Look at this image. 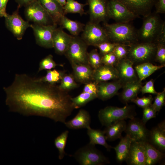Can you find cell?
Here are the masks:
<instances>
[{"label":"cell","mask_w":165,"mask_h":165,"mask_svg":"<svg viewBox=\"0 0 165 165\" xmlns=\"http://www.w3.org/2000/svg\"><path fill=\"white\" fill-rule=\"evenodd\" d=\"M101 58V56L96 49H93L88 53V64L94 70L97 69L102 64Z\"/></svg>","instance_id":"37"},{"label":"cell","mask_w":165,"mask_h":165,"mask_svg":"<svg viewBox=\"0 0 165 165\" xmlns=\"http://www.w3.org/2000/svg\"><path fill=\"white\" fill-rule=\"evenodd\" d=\"M120 139L119 143L116 147H113V148L116 152L117 161L121 163L126 160L133 140L127 135Z\"/></svg>","instance_id":"27"},{"label":"cell","mask_w":165,"mask_h":165,"mask_svg":"<svg viewBox=\"0 0 165 165\" xmlns=\"http://www.w3.org/2000/svg\"><path fill=\"white\" fill-rule=\"evenodd\" d=\"M118 79V72L115 66L102 64L94 70L93 81L97 83Z\"/></svg>","instance_id":"22"},{"label":"cell","mask_w":165,"mask_h":165,"mask_svg":"<svg viewBox=\"0 0 165 165\" xmlns=\"http://www.w3.org/2000/svg\"><path fill=\"white\" fill-rule=\"evenodd\" d=\"M161 152L165 151V122L163 121L150 130L148 141Z\"/></svg>","instance_id":"20"},{"label":"cell","mask_w":165,"mask_h":165,"mask_svg":"<svg viewBox=\"0 0 165 165\" xmlns=\"http://www.w3.org/2000/svg\"><path fill=\"white\" fill-rule=\"evenodd\" d=\"M108 11L109 18L117 23H129L138 17L117 0H108Z\"/></svg>","instance_id":"10"},{"label":"cell","mask_w":165,"mask_h":165,"mask_svg":"<svg viewBox=\"0 0 165 165\" xmlns=\"http://www.w3.org/2000/svg\"><path fill=\"white\" fill-rule=\"evenodd\" d=\"M61 27L57 28L53 36V48L56 53L64 54L68 49L73 36L67 34Z\"/></svg>","instance_id":"19"},{"label":"cell","mask_w":165,"mask_h":165,"mask_svg":"<svg viewBox=\"0 0 165 165\" xmlns=\"http://www.w3.org/2000/svg\"><path fill=\"white\" fill-rule=\"evenodd\" d=\"M18 4L19 8L23 6H25L27 4L34 0H15Z\"/></svg>","instance_id":"49"},{"label":"cell","mask_w":165,"mask_h":165,"mask_svg":"<svg viewBox=\"0 0 165 165\" xmlns=\"http://www.w3.org/2000/svg\"><path fill=\"white\" fill-rule=\"evenodd\" d=\"M25 7V16L28 20L41 25L54 24L47 11L37 0L33 1Z\"/></svg>","instance_id":"9"},{"label":"cell","mask_w":165,"mask_h":165,"mask_svg":"<svg viewBox=\"0 0 165 165\" xmlns=\"http://www.w3.org/2000/svg\"><path fill=\"white\" fill-rule=\"evenodd\" d=\"M87 45L81 38L73 36L64 55L71 63L88 64Z\"/></svg>","instance_id":"7"},{"label":"cell","mask_w":165,"mask_h":165,"mask_svg":"<svg viewBox=\"0 0 165 165\" xmlns=\"http://www.w3.org/2000/svg\"><path fill=\"white\" fill-rule=\"evenodd\" d=\"M117 44L108 41L99 43L95 46L99 49L101 54L103 55L105 54L113 52L115 46Z\"/></svg>","instance_id":"42"},{"label":"cell","mask_w":165,"mask_h":165,"mask_svg":"<svg viewBox=\"0 0 165 165\" xmlns=\"http://www.w3.org/2000/svg\"><path fill=\"white\" fill-rule=\"evenodd\" d=\"M47 11L53 23L59 24L64 14L63 6L56 0H37Z\"/></svg>","instance_id":"21"},{"label":"cell","mask_w":165,"mask_h":165,"mask_svg":"<svg viewBox=\"0 0 165 165\" xmlns=\"http://www.w3.org/2000/svg\"><path fill=\"white\" fill-rule=\"evenodd\" d=\"M156 47L155 42H138L130 46L127 58L134 64L150 62L154 59Z\"/></svg>","instance_id":"5"},{"label":"cell","mask_w":165,"mask_h":165,"mask_svg":"<svg viewBox=\"0 0 165 165\" xmlns=\"http://www.w3.org/2000/svg\"><path fill=\"white\" fill-rule=\"evenodd\" d=\"M69 131L66 130L63 132L54 140V144L59 152L58 158L62 160L66 155L64 149L66 146Z\"/></svg>","instance_id":"33"},{"label":"cell","mask_w":165,"mask_h":165,"mask_svg":"<svg viewBox=\"0 0 165 165\" xmlns=\"http://www.w3.org/2000/svg\"><path fill=\"white\" fill-rule=\"evenodd\" d=\"M133 64L131 61L126 58L118 61L115 66L118 72V79L123 85L138 79L133 67Z\"/></svg>","instance_id":"17"},{"label":"cell","mask_w":165,"mask_h":165,"mask_svg":"<svg viewBox=\"0 0 165 165\" xmlns=\"http://www.w3.org/2000/svg\"><path fill=\"white\" fill-rule=\"evenodd\" d=\"M3 89L9 111L23 116L43 117L64 123L75 109L67 92L56 84L26 74H16L11 84Z\"/></svg>","instance_id":"1"},{"label":"cell","mask_w":165,"mask_h":165,"mask_svg":"<svg viewBox=\"0 0 165 165\" xmlns=\"http://www.w3.org/2000/svg\"><path fill=\"white\" fill-rule=\"evenodd\" d=\"M60 82V85L58 86L59 89L63 91L67 92L77 87L78 86L73 76L71 75L64 74Z\"/></svg>","instance_id":"36"},{"label":"cell","mask_w":165,"mask_h":165,"mask_svg":"<svg viewBox=\"0 0 165 165\" xmlns=\"http://www.w3.org/2000/svg\"><path fill=\"white\" fill-rule=\"evenodd\" d=\"M125 161L129 165H146L145 149L143 142L132 141Z\"/></svg>","instance_id":"16"},{"label":"cell","mask_w":165,"mask_h":165,"mask_svg":"<svg viewBox=\"0 0 165 165\" xmlns=\"http://www.w3.org/2000/svg\"><path fill=\"white\" fill-rule=\"evenodd\" d=\"M62 6H63L66 3V0H56Z\"/></svg>","instance_id":"52"},{"label":"cell","mask_w":165,"mask_h":165,"mask_svg":"<svg viewBox=\"0 0 165 165\" xmlns=\"http://www.w3.org/2000/svg\"><path fill=\"white\" fill-rule=\"evenodd\" d=\"M153 103L152 105L157 112H159L165 103V89L156 94Z\"/></svg>","instance_id":"41"},{"label":"cell","mask_w":165,"mask_h":165,"mask_svg":"<svg viewBox=\"0 0 165 165\" xmlns=\"http://www.w3.org/2000/svg\"><path fill=\"white\" fill-rule=\"evenodd\" d=\"M19 8L18 7L17 10L11 15L7 14L5 17L7 28L18 40H20L22 38L25 31L30 25L19 15Z\"/></svg>","instance_id":"14"},{"label":"cell","mask_w":165,"mask_h":165,"mask_svg":"<svg viewBox=\"0 0 165 165\" xmlns=\"http://www.w3.org/2000/svg\"><path fill=\"white\" fill-rule=\"evenodd\" d=\"M127 123L125 120L116 122L106 127L104 130L106 140L113 141L120 139L122 134L125 130Z\"/></svg>","instance_id":"26"},{"label":"cell","mask_w":165,"mask_h":165,"mask_svg":"<svg viewBox=\"0 0 165 165\" xmlns=\"http://www.w3.org/2000/svg\"><path fill=\"white\" fill-rule=\"evenodd\" d=\"M152 104L143 108V117L141 120L145 124L149 120L155 118L156 116L157 112L152 107Z\"/></svg>","instance_id":"44"},{"label":"cell","mask_w":165,"mask_h":165,"mask_svg":"<svg viewBox=\"0 0 165 165\" xmlns=\"http://www.w3.org/2000/svg\"><path fill=\"white\" fill-rule=\"evenodd\" d=\"M82 32L81 38L88 46H95L102 42L109 41L105 29L99 24L89 21L85 25Z\"/></svg>","instance_id":"8"},{"label":"cell","mask_w":165,"mask_h":165,"mask_svg":"<svg viewBox=\"0 0 165 165\" xmlns=\"http://www.w3.org/2000/svg\"><path fill=\"white\" fill-rule=\"evenodd\" d=\"M74 157L81 165H103L110 163L109 159L96 148L95 145L89 143L78 150Z\"/></svg>","instance_id":"6"},{"label":"cell","mask_w":165,"mask_h":165,"mask_svg":"<svg viewBox=\"0 0 165 165\" xmlns=\"http://www.w3.org/2000/svg\"><path fill=\"white\" fill-rule=\"evenodd\" d=\"M59 25L62 28L67 30L74 36H78L82 32L85 26L79 21L69 19L65 16L62 17Z\"/></svg>","instance_id":"31"},{"label":"cell","mask_w":165,"mask_h":165,"mask_svg":"<svg viewBox=\"0 0 165 165\" xmlns=\"http://www.w3.org/2000/svg\"><path fill=\"white\" fill-rule=\"evenodd\" d=\"M165 65L157 66L150 62H146L138 64L135 69L139 80L142 81L157 70L165 67Z\"/></svg>","instance_id":"30"},{"label":"cell","mask_w":165,"mask_h":165,"mask_svg":"<svg viewBox=\"0 0 165 165\" xmlns=\"http://www.w3.org/2000/svg\"><path fill=\"white\" fill-rule=\"evenodd\" d=\"M136 115L134 106L127 105L122 108L107 106L99 110L98 117L101 124L106 127L118 121L132 119Z\"/></svg>","instance_id":"4"},{"label":"cell","mask_w":165,"mask_h":165,"mask_svg":"<svg viewBox=\"0 0 165 165\" xmlns=\"http://www.w3.org/2000/svg\"><path fill=\"white\" fill-rule=\"evenodd\" d=\"M138 17H145L151 11L157 0H117Z\"/></svg>","instance_id":"15"},{"label":"cell","mask_w":165,"mask_h":165,"mask_svg":"<svg viewBox=\"0 0 165 165\" xmlns=\"http://www.w3.org/2000/svg\"><path fill=\"white\" fill-rule=\"evenodd\" d=\"M97 83L92 81L85 84L83 92L97 95Z\"/></svg>","instance_id":"47"},{"label":"cell","mask_w":165,"mask_h":165,"mask_svg":"<svg viewBox=\"0 0 165 165\" xmlns=\"http://www.w3.org/2000/svg\"><path fill=\"white\" fill-rule=\"evenodd\" d=\"M156 44L154 60L161 65H165V41H159Z\"/></svg>","instance_id":"38"},{"label":"cell","mask_w":165,"mask_h":165,"mask_svg":"<svg viewBox=\"0 0 165 165\" xmlns=\"http://www.w3.org/2000/svg\"><path fill=\"white\" fill-rule=\"evenodd\" d=\"M73 77L77 81L86 84L93 81L94 69L88 64L71 63Z\"/></svg>","instance_id":"23"},{"label":"cell","mask_w":165,"mask_h":165,"mask_svg":"<svg viewBox=\"0 0 165 165\" xmlns=\"http://www.w3.org/2000/svg\"><path fill=\"white\" fill-rule=\"evenodd\" d=\"M130 46L118 44L115 46L113 53L118 61L127 58Z\"/></svg>","instance_id":"40"},{"label":"cell","mask_w":165,"mask_h":165,"mask_svg":"<svg viewBox=\"0 0 165 165\" xmlns=\"http://www.w3.org/2000/svg\"><path fill=\"white\" fill-rule=\"evenodd\" d=\"M87 5L86 3L82 4L75 0H66V3L63 6L64 14L69 13H79L81 16L86 14L84 7Z\"/></svg>","instance_id":"32"},{"label":"cell","mask_w":165,"mask_h":165,"mask_svg":"<svg viewBox=\"0 0 165 165\" xmlns=\"http://www.w3.org/2000/svg\"><path fill=\"white\" fill-rule=\"evenodd\" d=\"M137 32L139 40L156 43L165 35V21L161 20L158 14L151 13L144 17L142 25Z\"/></svg>","instance_id":"2"},{"label":"cell","mask_w":165,"mask_h":165,"mask_svg":"<svg viewBox=\"0 0 165 165\" xmlns=\"http://www.w3.org/2000/svg\"><path fill=\"white\" fill-rule=\"evenodd\" d=\"M64 74L63 72L56 69L47 70L45 76L39 78L42 81L56 84L60 82Z\"/></svg>","instance_id":"35"},{"label":"cell","mask_w":165,"mask_h":165,"mask_svg":"<svg viewBox=\"0 0 165 165\" xmlns=\"http://www.w3.org/2000/svg\"><path fill=\"white\" fill-rule=\"evenodd\" d=\"M96 98L97 97L96 95L83 92L75 97H72L71 100L75 109H76L85 105Z\"/></svg>","instance_id":"34"},{"label":"cell","mask_w":165,"mask_h":165,"mask_svg":"<svg viewBox=\"0 0 165 165\" xmlns=\"http://www.w3.org/2000/svg\"><path fill=\"white\" fill-rule=\"evenodd\" d=\"M101 61L103 64L115 67L118 61L116 57L113 52L102 55Z\"/></svg>","instance_id":"45"},{"label":"cell","mask_w":165,"mask_h":165,"mask_svg":"<svg viewBox=\"0 0 165 165\" xmlns=\"http://www.w3.org/2000/svg\"><path fill=\"white\" fill-rule=\"evenodd\" d=\"M9 0H0V9L6 11L7 3Z\"/></svg>","instance_id":"50"},{"label":"cell","mask_w":165,"mask_h":165,"mask_svg":"<svg viewBox=\"0 0 165 165\" xmlns=\"http://www.w3.org/2000/svg\"><path fill=\"white\" fill-rule=\"evenodd\" d=\"M146 157V165H154L160 162L164 153L157 149L148 141L143 142Z\"/></svg>","instance_id":"28"},{"label":"cell","mask_w":165,"mask_h":165,"mask_svg":"<svg viewBox=\"0 0 165 165\" xmlns=\"http://www.w3.org/2000/svg\"><path fill=\"white\" fill-rule=\"evenodd\" d=\"M7 14L6 11H3L0 9V17L3 16L5 17L6 16Z\"/></svg>","instance_id":"51"},{"label":"cell","mask_w":165,"mask_h":165,"mask_svg":"<svg viewBox=\"0 0 165 165\" xmlns=\"http://www.w3.org/2000/svg\"><path fill=\"white\" fill-rule=\"evenodd\" d=\"M155 13L157 14L165 13V0H157L155 6Z\"/></svg>","instance_id":"48"},{"label":"cell","mask_w":165,"mask_h":165,"mask_svg":"<svg viewBox=\"0 0 165 165\" xmlns=\"http://www.w3.org/2000/svg\"><path fill=\"white\" fill-rule=\"evenodd\" d=\"M123 84L119 79L112 82H103L97 83V98L102 101L108 100L117 94Z\"/></svg>","instance_id":"18"},{"label":"cell","mask_w":165,"mask_h":165,"mask_svg":"<svg viewBox=\"0 0 165 165\" xmlns=\"http://www.w3.org/2000/svg\"><path fill=\"white\" fill-rule=\"evenodd\" d=\"M141 82L138 79L123 85V90L119 96L120 100L123 103L127 104L137 97L141 92L142 86Z\"/></svg>","instance_id":"24"},{"label":"cell","mask_w":165,"mask_h":165,"mask_svg":"<svg viewBox=\"0 0 165 165\" xmlns=\"http://www.w3.org/2000/svg\"><path fill=\"white\" fill-rule=\"evenodd\" d=\"M108 0H86L89 8L90 21L97 24L107 22L109 19L108 14Z\"/></svg>","instance_id":"13"},{"label":"cell","mask_w":165,"mask_h":165,"mask_svg":"<svg viewBox=\"0 0 165 165\" xmlns=\"http://www.w3.org/2000/svg\"><path fill=\"white\" fill-rule=\"evenodd\" d=\"M57 24L43 25L35 24H31L35 35L37 43L47 48H53V36Z\"/></svg>","instance_id":"11"},{"label":"cell","mask_w":165,"mask_h":165,"mask_svg":"<svg viewBox=\"0 0 165 165\" xmlns=\"http://www.w3.org/2000/svg\"><path fill=\"white\" fill-rule=\"evenodd\" d=\"M87 129V134L90 139L89 143L94 145H99L103 146L108 151L113 148V147L107 143L104 131L93 129L90 127Z\"/></svg>","instance_id":"29"},{"label":"cell","mask_w":165,"mask_h":165,"mask_svg":"<svg viewBox=\"0 0 165 165\" xmlns=\"http://www.w3.org/2000/svg\"><path fill=\"white\" fill-rule=\"evenodd\" d=\"M91 118L89 112L83 109H80L72 119L64 124L68 128L72 129H87L90 127Z\"/></svg>","instance_id":"25"},{"label":"cell","mask_w":165,"mask_h":165,"mask_svg":"<svg viewBox=\"0 0 165 165\" xmlns=\"http://www.w3.org/2000/svg\"><path fill=\"white\" fill-rule=\"evenodd\" d=\"M58 65L53 60V56L49 54L42 59L40 62L38 72L44 70H51Z\"/></svg>","instance_id":"39"},{"label":"cell","mask_w":165,"mask_h":165,"mask_svg":"<svg viewBox=\"0 0 165 165\" xmlns=\"http://www.w3.org/2000/svg\"><path fill=\"white\" fill-rule=\"evenodd\" d=\"M103 28L112 42L128 45L138 42L137 32L129 23H116L109 24L103 23Z\"/></svg>","instance_id":"3"},{"label":"cell","mask_w":165,"mask_h":165,"mask_svg":"<svg viewBox=\"0 0 165 165\" xmlns=\"http://www.w3.org/2000/svg\"><path fill=\"white\" fill-rule=\"evenodd\" d=\"M141 92L143 94L146 93H149L156 94L157 92L156 91L154 86V81L153 79L147 82L145 85L142 86Z\"/></svg>","instance_id":"46"},{"label":"cell","mask_w":165,"mask_h":165,"mask_svg":"<svg viewBox=\"0 0 165 165\" xmlns=\"http://www.w3.org/2000/svg\"><path fill=\"white\" fill-rule=\"evenodd\" d=\"M153 99L151 95L148 97H145L139 98L137 97L136 98L132 100L131 101L136 104L139 107L143 108L150 105Z\"/></svg>","instance_id":"43"},{"label":"cell","mask_w":165,"mask_h":165,"mask_svg":"<svg viewBox=\"0 0 165 165\" xmlns=\"http://www.w3.org/2000/svg\"><path fill=\"white\" fill-rule=\"evenodd\" d=\"M124 132L133 140L137 142L148 141L150 130L141 119L135 117L130 119Z\"/></svg>","instance_id":"12"}]
</instances>
